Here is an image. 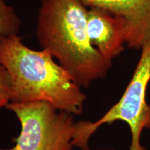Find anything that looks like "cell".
I'll return each mask as SVG.
<instances>
[{
  "label": "cell",
  "mask_w": 150,
  "mask_h": 150,
  "mask_svg": "<svg viewBox=\"0 0 150 150\" xmlns=\"http://www.w3.org/2000/svg\"><path fill=\"white\" fill-rule=\"evenodd\" d=\"M88 7L82 0H40L36 37L81 88L106 76L111 67L90 42Z\"/></svg>",
  "instance_id": "cell-1"
},
{
  "label": "cell",
  "mask_w": 150,
  "mask_h": 150,
  "mask_svg": "<svg viewBox=\"0 0 150 150\" xmlns=\"http://www.w3.org/2000/svg\"><path fill=\"white\" fill-rule=\"evenodd\" d=\"M0 64L12 82L11 102H45L74 115L83 112L85 93L49 52L28 47L18 35L0 37Z\"/></svg>",
  "instance_id": "cell-2"
},
{
  "label": "cell",
  "mask_w": 150,
  "mask_h": 150,
  "mask_svg": "<svg viewBox=\"0 0 150 150\" xmlns=\"http://www.w3.org/2000/svg\"><path fill=\"white\" fill-rule=\"evenodd\" d=\"M18 117L21 130L14 146L0 150H73L77 147L79 121L72 114L45 102H10L6 106Z\"/></svg>",
  "instance_id": "cell-3"
},
{
  "label": "cell",
  "mask_w": 150,
  "mask_h": 150,
  "mask_svg": "<svg viewBox=\"0 0 150 150\" xmlns=\"http://www.w3.org/2000/svg\"><path fill=\"white\" fill-rule=\"evenodd\" d=\"M150 82V42L141 54L131 81L119 101L95 122L80 121V142L83 150H91L89 140L102 125L122 121L128 125L131 142L129 150H147L140 139L144 129H150V106L146 93Z\"/></svg>",
  "instance_id": "cell-4"
},
{
  "label": "cell",
  "mask_w": 150,
  "mask_h": 150,
  "mask_svg": "<svg viewBox=\"0 0 150 150\" xmlns=\"http://www.w3.org/2000/svg\"><path fill=\"white\" fill-rule=\"evenodd\" d=\"M88 8L99 7L120 18L129 48L141 50L150 42V0H82Z\"/></svg>",
  "instance_id": "cell-5"
},
{
  "label": "cell",
  "mask_w": 150,
  "mask_h": 150,
  "mask_svg": "<svg viewBox=\"0 0 150 150\" xmlns=\"http://www.w3.org/2000/svg\"><path fill=\"white\" fill-rule=\"evenodd\" d=\"M87 31L92 45L108 61L112 62L125 50V22L109 11L99 7H89Z\"/></svg>",
  "instance_id": "cell-6"
},
{
  "label": "cell",
  "mask_w": 150,
  "mask_h": 150,
  "mask_svg": "<svg viewBox=\"0 0 150 150\" xmlns=\"http://www.w3.org/2000/svg\"><path fill=\"white\" fill-rule=\"evenodd\" d=\"M21 20L12 7L0 0V37L18 35Z\"/></svg>",
  "instance_id": "cell-7"
},
{
  "label": "cell",
  "mask_w": 150,
  "mask_h": 150,
  "mask_svg": "<svg viewBox=\"0 0 150 150\" xmlns=\"http://www.w3.org/2000/svg\"><path fill=\"white\" fill-rule=\"evenodd\" d=\"M12 99V82L7 70L0 64V109L6 107Z\"/></svg>",
  "instance_id": "cell-8"
}]
</instances>
